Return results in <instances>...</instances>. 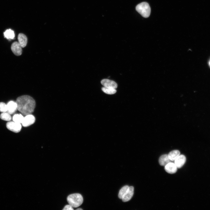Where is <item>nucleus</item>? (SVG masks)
<instances>
[{"label":"nucleus","mask_w":210,"mask_h":210,"mask_svg":"<svg viewBox=\"0 0 210 210\" xmlns=\"http://www.w3.org/2000/svg\"><path fill=\"white\" fill-rule=\"evenodd\" d=\"M16 102L17 110L25 116L31 114L36 107V102L32 98L29 96L24 95L18 97Z\"/></svg>","instance_id":"nucleus-1"},{"label":"nucleus","mask_w":210,"mask_h":210,"mask_svg":"<svg viewBox=\"0 0 210 210\" xmlns=\"http://www.w3.org/2000/svg\"><path fill=\"white\" fill-rule=\"evenodd\" d=\"M67 200L69 204L74 208L79 207L83 202V196L77 193L69 195L67 197Z\"/></svg>","instance_id":"nucleus-2"},{"label":"nucleus","mask_w":210,"mask_h":210,"mask_svg":"<svg viewBox=\"0 0 210 210\" xmlns=\"http://www.w3.org/2000/svg\"><path fill=\"white\" fill-rule=\"evenodd\" d=\"M136 9L138 12L144 17H148L151 13V8L148 3L143 2L137 5Z\"/></svg>","instance_id":"nucleus-3"},{"label":"nucleus","mask_w":210,"mask_h":210,"mask_svg":"<svg viewBox=\"0 0 210 210\" xmlns=\"http://www.w3.org/2000/svg\"><path fill=\"white\" fill-rule=\"evenodd\" d=\"M6 126L9 130L15 133L19 132L22 127L21 123L14 122H8L6 124Z\"/></svg>","instance_id":"nucleus-4"},{"label":"nucleus","mask_w":210,"mask_h":210,"mask_svg":"<svg viewBox=\"0 0 210 210\" xmlns=\"http://www.w3.org/2000/svg\"><path fill=\"white\" fill-rule=\"evenodd\" d=\"M36 121L34 116L31 114L26 115L22 123L23 127H27L33 124Z\"/></svg>","instance_id":"nucleus-5"},{"label":"nucleus","mask_w":210,"mask_h":210,"mask_svg":"<svg viewBox=\"0 0 210 210\" xmlns=\"http://www.w3.org/2000/svg\"><path fill=\"white\" fill-rule=\"evenodd\" d=\"M101 84L105 87L116 89L118 85L115 81L108 79H103L101 81Z\"/></svg>","instance_id":"nucleus-6"},{"label":"nucleus","mask_w":210,"mask_h":210,"mask_svg":"<svg viewBox=\"0 0 210 210\" xmlns=\"http://www.w3.org/2000/svg\"><path fill=\"white\" fill-rule=\"evenodd\" d=\"M12 51L16 55L20 56L22 53V48L18 42H15L12 44L11 47Z\"/></svg>","instance_id":"nucleus-7"},{"label":"nucleus","mask_w":210,"mask_h":210,"mask_svg":"<svg viewBox=\"0 0 210 210\" xmlns=\"http://www.w3.org/2000/svg\"><path fill=\"white\" fill-rule=\"evenodd\" d=\"M134 191L133 187H129L127 191L123 197L122 199L123 201L125 202L129 201L133 196Z\"/></svg>","instance_id":"nucleus-8"},{"label":"nucleus","mask_w":210,"mask_h":210,"mask_svg":"<svg viewBox=\"0 0 210 210\" xmlns=\"http://www.w3.org/2000/svg\"><path fill=\"white\" fill-rule=\"evenodd\" d=\"M7 112L10 114L15 113L17 110V106L16 102L13 101L9 102L7 104Z\"/></svg>","instance_id":"nucleus-9"},{"label":"nucleus","mask_w":210,"mask_h":210,"mask_svg":"<svg viewBox=\"0 0 210 210\" xmlns=\"http://www.w3.org/2000/svg\"><path fill=\"white\" fill-rule=\"evenodd\" d=\"M178 168L174 163L170 162L165 167V169L168 173L173 174L176 173L177 171Z\"/></svg>","instance_id":"nucleus-10"},{"label":"nucleus","mask_w":210,"mask_h":210,"mask_svg":"<svg viewBox=\"0 0 210 210\" xmlns=\"http://www.w3.org/2000/svg\"><path fill=\"white\" fill-rule=\"evenodd\" d=\"M186 160L185 156L183 155H180L174 160V163L178 168H182Z\"/></svg>","instance_id":"nucleus-11"},{"label":"nucleus","mask_w":210,"mask_h":210,"mask_svg":"<svg viewBox=\"0 0 210 210\" xmlns=\"http://www.w3.org/2000/svg\"><path fill=\"white\" fill-rule=\"evenodd\" d=\"M18 42L22 48H25L28 42V39L26 35L22 33H20L18 35Z\"/></svg>","instance_id":"nucleus-12"},{"label":"nucleus","mask_w":210,"mask_h":210,"mask_svg":"<svg viewBox=\"0 0 210 210\" xmlns=\"http://www.w3.org/2000/svg\"><path fill=\"white\" fill-rule=\"evenodd\" d=\"M171 160L169 159L168 155H164L161 156L159 158V162L160 164L162 166H165L169 163L170 162Z\"/></svg>","instance_id":"nucleus-13"},{"label":"nucleus","mask_w":210,"mask_h":210,"mask_svg":"<svg viewBox=\"0 0 210 210\" xmlns=\"http://www.w3.org/2000/svg\"><path fill=\"white\" fill-rule=\"evenodd\" d=\"M180 151L178 150H174L170 152L168 155L171 161H174L180 155Z\"/></svg>","instance_id":"nucleus-14"},{"label":"nucleus","mask_w":210,"mask_h":210,"mask_svg":"<svg viewBox=\"0 0 210 210\" xmlns=\"http://www.w3.org/2000/svg\"><path fill=\"white\" fill-rule=\"evenodd\" d=\"M4 34L5 37L9 40L13 39L15 37L14 32L11 29L6 30Z\"/></svg>","instance_id":"nucleus-15"},{"label":"nucleus","mask_w":210,"mask_h":210,"mask_svg":"<svg viewBox=\"0 0 210 210\" xmlns=\"http://www.w3.org/2000/svg\"><path fill=\"white\" fill-rule=\"evenodd\" d=\"M24 118V117L21 114H16L14 116L13 120L15 122L22 123Z\"/></svg>","instance_id":"nucleus-16"},{"label":"nucleus","mask_w":210,"mask_h":210,"mask_svg":"<svg viewBox=\"0 0 210 210\" xmlns=\"http://www.w3.org/2000/svg\"><path fill=\"white\" fill-rule=\"evenodd\" d=\"M102 89L104 93L110 95L114 94L116 92V90L115 89L108 88L104 87H103Z\"/></svg>","instance_id":"nucleus-17"},{"label":"nucleus","mask_w":210,"mask_h":210,"mask_svg":"<svg viewBox=\"0 0 210 210\" xmlns=\"http://www.w3.org/2000/svg\"><path fill=\"white\" fill-rule=\"evenodd\" d=\"M129 186H125L120 190L119 194V197L120 199H122L123 197L127 191Z\"/></svg>","instance_id":"nucleus-18"},{"label":"nucleus","mask_w":210,"mask_h":210,"mask_svg":"<svg viewBox=\"0 0 210 210\" xmlns=\"http://www.w3.org/2000/svg\"><path fill=\"white\" fill-rule=\"evenodd\" d=\"M0 118L3 120L7 121H9L11 119L10 114L6 112L2 113L0 116Z\"/></svg>","instance_id":"nucleus-19"},{"label":"nucleus","mask_w":210,"mask_h":210,"mask_svg":"<svg viewBox=\"0 0 210 210\" xmlns=\"http://www.w3.org/2000/svg\"><path fill=\"white\" fill-rule=\"evenodd\" d=\"M7 104L3 102H0V112H7Z\"/></svg>","instance_id":"nucleus-20"},{"label":"nucleus","mask_w":210,"mask_h":210,"mask_svg":"<svg viewBox=\"0 0 210 210\" xmlns=\"http://www.w3.org/2000/svg\"><path fill=\"white\" fill-rule=\"evenodd\" d=\"M63 210H73V207L71 205H65L63 209Z\"/></svg>","instance_id":"nucleus-21"},{"label":"nucleus","mask_w":210,"mask_h":210,"mask_svg":"<svg viewBox=\"0 0 210 210\" xmlns=\"http://www.w3.org/2000/svg\"><path fill=\"white\" fill-rule=\"evenodd\" d=\"M83 210V209H82L80 208L77 209H76V210Z\"/></svg>","instance_id":"nucleus-22"},{"label":"nucleus","mask_w":210,"mask_h":210,"mask_svg":"<svg viewBox=\"0 0 210 210\" xmlns=\"http://www.w3.org/2000/svg\"><path fill=\"white\" fill-rule=\"evenodd\" d=\"M209 64H210V62H209Z\"/></svg>","instance_id":"nucleus-23"}]
</instances>
